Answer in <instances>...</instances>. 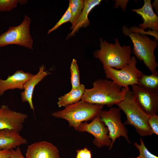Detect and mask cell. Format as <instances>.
Segmentation results:
<instances>
[{"mask_svg":"<svg viewBox=\"0 0 158 158\" xmlns=\"http://www.w3.org/2000/svg\"><path fill=\"white\" fill-rule=\"evenodd\" d=\"M121 109L119 108L111 107L108 110H102L99 116L100 121L107 126L109 130V138L111 140V149L116 139L121 136L125 138L129 143L128 130L121 120Z\"/></svg>","mask_w":158,"mask_h":158,"instance_id":"8","label":"cell"},{"mask_svg":"<svg viewBox=\"0 0 158 158\" xmlns=\"http://www.w3.org/2000/svg\"><path fill=\"white\" fill-rule=\"evenodd\" d=\"M27 114L16 112L3 105L0 108V130L10 129L20 132L28 118Z\"/></svg>","mask_w":158,"mask_h":158,"instance_id":"11","label":"cell"},{"mask_svg":"<svg viewBox=\"0 0 158 158\" xmlns=\"http://www.w3.org/2000/svg\"><path fill=\"white\" fill-rule=\"evenodd\" d=\"M131 86L132 93L141 108L149 116L156 114L158 110V92L150 91L139 85Z\"/></svg>","mask_w":158,"mask_h":158,"instance_id":"10","label":"cell"},{"mask_svg":"<svg viewBox=\"0 0 158 158\" xmlns=\"http://www.w3.org/2000/svg\"><path fill=\"white\" fill-rule=\"evenodd\" d=\"M139 85L150 91L158 92V72L157 71L150 75L142 74L139 78Z\"/></svg>","mask_w":158,"mask_h":158,"instance_id":"19","label":"cell"},{"mask_svg":"<svg viewBox=\"0 0 158 158\" xmlns=\"http://www.w3.org/2000/svg\"><path fill=\"white\" fill-rule=\"evenodd\" d=\"M93 87L85 89L82 100L109 107L118 105L124 98L126 90L115 82L99 79L93 82Z\"/></svg>","mask_w":158,"mask_h":158,"instance_id":"1","label":"cell"},{"mask_svg":"<svg viewBox=\"0 0 158 158\" xmlns=\"http://www.w3.org/2000/svg\"><path fill=\"white\" fill-rule=\"evenodd\" d=\"M153 4V6H155V5H154V4ZM156 7L157 8V4L156 5Z\"/></svg>","mask_w":158,"mask_h":158,"instance_id":"31","label":"cell"},{"mask_svg":"<svg viewBox=\"0 0 158 158\" xmlns=\"http://www.w3.org/2000/svg\"><path fill=\"white\" fill-rule=\"evenodd\" d=\"M70 6L72 17L70 21L73 24L80 15L84 6V1L83 0H70Z\"/></svg>","mask_w":158,"mask_h":158,"instance_id":"21","label":"cell"},{"mask_svg":"<svg viewBox=\"0 0 158 158\" xmlns=\"http://www.w3.org/2000/svg\"><path fill=\"white\" fill-rule=\"evenodd\" d=\"M122 31L131 40L133 51L136 57L143 62L152 73L156 71L158 64L156 61L154 51L157 46V42L152 40L145 34L131 32L125 25L123 27Z\"/></svg>","mask_w":158,"mask_h":158,"instance_id":"5","label":"cell"},{"mask_svg":"<svg viewBox=\"0 0 158 158\" xmlns=\"http://www.w3.org/2000/svg\"><path fill=\"white\" fill-rule=\"evenodd\" d=\"M19 0H0V12H8L17 7Z\"/></svg>","mask_w":158,"mask_h":158,"instance_id":"24","label":"cell"},{"mask_svg":"<svg viewBox=\"0 0 158 158\" xmlns=\"http://www.w3.org/2000/svg\"><path fill=\"white\" fill-rule=\"evenodd\" d=\"M136 63L135 57L133 56L130 63L121 69L110 68L104 69L106 77L126 89H129L128 86L139 85L138 78L143 73L137 68Z\"/></svg>","mask_w":158,"mask_h":158,"instance_id":"7","label":"cell"},{"mask_svg":"<svg viewBox=\"0 0 158 158\" xmlns=\"http://www.w3.org/2000/svg\"><path fill=\"white\" fill-rule=\"evenodd\" d=\"M70 70L71 74V82L72 89H76L81 85L80 80V73L77 61L73 59L71 62Z\"/></svg>","mask_w":158,"mask_h":158,"instance_id":"20","label":"cell"},{"mask_svg":"<svg viewBox=\"0 0 158 158\" xmlns=\"http://www.w3.org/2000/svg\"><path fill=\"white\" fill-rule=\"evenodd\" d=\"M1 106L0 105V108Z\"/></svg>","mask_w":158,"mask_h":158,"instance_id":"32","label":"cell"},{"mask_svg":"<svg viewBox=\"0 0 158 158\" xmlns=\"http://www.w3.org/2000/svg\"><path fill=\"white\" fill-rule=\"evenodd\" d=\"M77 131L87 132L93 136V142L98 148L104 146L110 147L111 140L108 134L109 130L107 127L100 120L99 115L90 123L84 122L79 126Z\"/></svg>","mask_w":158,"mask_h":158,"instance_id":"9","label":"cell"},{"mask_svg":"<svg viewBox=\"0 0 158 158\" xmlns=\"http://www.w3.org/2000/svg\"><path fill=\"white\" fill-rule=\"evenodd\" d=\"M31 22L30 18L25 15L20 25L10 27L0 35V47L16 44L32 49L33 40L30 32Z\"/></svg>","mask_w":158,"mask_h":158,"instance_id":"6","label":"cell"},{"mask_svg":"<svg viewBox=\"0 0 158 158\" xmlns=\"http://www.w3.org/2000/svg\"><path fill=\"white\" fill-rule=\"evenodd\" d=\"M148 123L153 134L158 135V116L156 114L149 116Z\"/></svg>","mask_w":158,"mask_h":158,"instance_id":"25","label":"cell"},{"mask_svg":"<svg viewBox=\"0 0 158 158\" xmlns=\"http://www.w3.org/2000/svg\"><path fill=\"white\" fill-rule=\"evenodd\" d=\"M141 158L139 156H138L136 158Z\"/></svg>","mask_w":158,"mask_h":158,"instance_id":"30","label":"cell"},{"mask_svg":"<svg viewBox=\"0 0 158 158\" xmlns=\"http://www.w3.org/2000/svg\"><path fill=\"white\" fill-rule=\"evenodd\" d=\"M85 89V85L82 84L77 89H71L69 92L59 98L57 102L59 107H65L81 100Z\"/></svg>","mask_w":158,"mask_h":158,"instance_id":"18","label":"cell"},{"mask_svg":"<svg viewBox=\"0 0 158 158\" xmlns=\"http://www.w3.org/2000/svg\"><path fill=\"white\" fill-rule=\"evenodd\" d=\"M26 158H60L57 147L46 141L33 143L27 148Z\"/></svg>","mask_w":158,"mask_h":158,"instance_id":"12","label":"cell"},{"mask_svg":"<svg viewBox=\"0 0 158 158\" xmlns=\"http://www.w3.org/2000/svg\"><path fill=\"white\" fill-rule=\"evenodd\" d=\"M143 6L138 9H133L132 11L136 12L142 18L143 22L139 25L140 28L143 30L147 28L153 31L158 30V17L154 12L150 0H144Z\"/></svg>","mask_w":158,"mask_h":158,"instance_id":"14","label":"cell"},{"mask_svg":"<svg viewBox=\"0 0 158 158\" xmlns=\"http://www.w3.org/2000/svg\"><path fill=\"white\" fill-rule=\"evenodd\" d=\"M72 17V15L70 7L69 5L65 13L56 25L53 28L48 30L47 34H49L52 32L56 30L63 23L68 21L70 22Z\"/></svg>","mask_w":158,"mask_h":158,"instance_id":"23","label":"cell"},{"mask_svg":"<svg viewBox=\"0 0 158 158\" xmlns=\"http://www.w3.org/2000/svg\"><path fill=\"white\" fill-rule=\"evenodd\" d=\"M103 107L81 100L65 107L63 110L52 113V115L66 120L70 126L77 130L81 123L93 120L99 115Z\"/></svg>","mask_w":158,"mask_h":158,"instance_id":"3","label":"cell"},{"mask_svg":"<svg viewBox=\"0 0 158 158\" xmlns=\"http://www.w3.org/2000/svg\"><path fill=\"white\" fill-rule=\"evenodd\" d=\"M140 144L135 142L134 145L138 150L140 152L139 156L141 158H158L155 155L151 153L145 146L142 138L140 140Z\"/></svg>","mask_w":158,"mask_h":158,"instance_id":"22","label":"cell"},{"mask_svg":"<svg viewBox=\"0 0 158 158\" xmlns=\"http://www.w3.org/2000/svg\"><path fill=\"white\" fill-rule=\"evenodd\" d=\"M117 105L126 116L124 125L133 126L141 136H149L153 134L148 123L149 115L139 106L130 89L126 90L124 98Z\"/></svg>","mask_w":158,"mask_h":158,"instance_id":"4","label":"cell"},{"mask_svg":"<svg viewBox=\"0 0 158 158\" xmlns=\"http://www.w3.org/2000/svg\"><path fill=\"white\" fill-rule=\"evenodd\" d=\"M76 158H92L91 152L86 147L77 150Z\"/></svg>","mask_w":158,"mask_h":158,"instance_id":"26","label":"cell"},{"mask_svg":"<svg viewBox=\"0 0 158 158\" xmlns=\"http://www.w3.org/2000/svg\"><path fill=\"white\" fill-rule=\"evenodd\" d=\"M33 75L29 72L18 70L12 75L8 76L6 80L0 78V97L8 90L16 89L23 90L26 82Z\"/></svg>","mask_w":158,"mask_h":158,"instance_id":"13","label":"cell"},{"mask_svg":"<svg viewBox=\"0 0 158 158\" xmlns=\"http://www.w3.org/2000/svg\"><path fill=\"white\" fill-rule=\"evenodd\" d=\"M10 154L9 150H0V158H9Z\"/></svg>","mask_w":158,"mask_h":158,"instance_id":"29","label":"cell"},{"mask_svg":"<svg viewBox=\"0 0 158 158\" xmlns=\"http://www.w3.org/2000/svg\"><path fill=\"white\" fill-rule=\"evenodd\" d=\"M101 1V0H84L83 9L79 17L72 24L70 30H72L68 35V37L74 35L80 28L86 27L89 25L88 18L89 13L95 6L99 5Z\"/></svg>","mask_w":158,"mask_h":158,"instance_id":"17","label":"cell"},{"mask_svg":"<svg viewBox=\"0 0 158 158\" xmlns=\"http://www.w3.org/2000/svg\"><path fill=\"white\" fill-rule=\"evenodd\" d=\"M49 73L45 70V67L42 65L39 68L37 73L34 75L25 83L23 91L21 93V99L24 102H28L30 108L34 112L32 102V95L36 86Z\"/></svg>","mask_w":158,"mask_h":158,"instance_id":"15","label":"cell"},{"mask_svg":"<svg viewBox=\"0 0 158 158\" xmlns=\"http://www.w3.org/2000/svg\"><path fill=\"white\" fill-rule=\"evenodd\" d=\"M19 132L10 129L0 130V150L13 149L28 143Z\"/></svg>","mask_w":158,"mask_h":158,"instance_id":"16","label":"cell"},{"mask_svg":"<svg viewBox=\"0 0 158 158\" xmlns=\"http://www.w3.org/2000/svg\"><path fill=\"white\" fill-rule=\"evenodd\" d=\"M11 154L9 158H26L22 154L20 147H17L15 150L10 149Z\"/></svg>","mask_w":158,"mask_h":158,"instance_id":"27","label":"cell"},{"mask_svg":"<svg viewBox=\"0 0 158 158\" xmlns=\"http://www.w3.org/2000/svg\"><path fill=\"white\" fill-rule=\"evenodd\" d=\"M115 40V43L112 44L100 38L101 48L94 53V56L103 64L104 69L111 68L119 70L130 61L132 52L130 46L122 47L117 38Z\"/></svg>","mask_w":158,"mask_h":158,"instance_id":"2","label":"cell"},{"mask_svg":"<svg viewBox=\"0 0 158 158\" xmlns=\"http://www.w3.org/2000/svg\"><path fill=\"white\" fill-rule=\"evenodd\" d=\"M114 7H117L120 6L123 10L125 11L126 7L128 0H116Z\"/></svg>","mask_w":158,"mask_h":158,"instance_id":"28","label":"cell"}]
</instances>
